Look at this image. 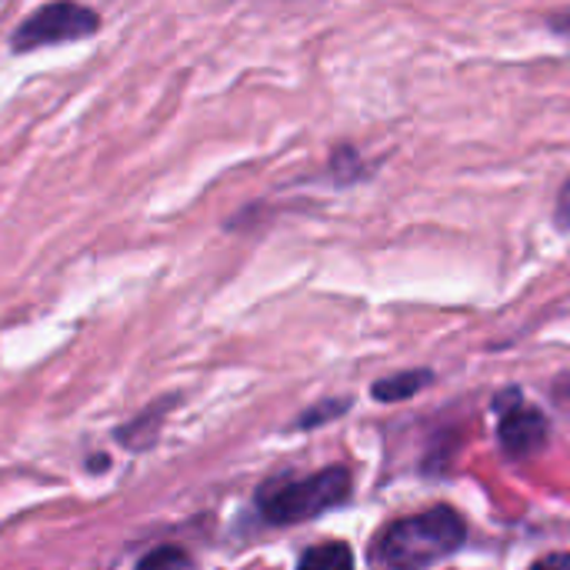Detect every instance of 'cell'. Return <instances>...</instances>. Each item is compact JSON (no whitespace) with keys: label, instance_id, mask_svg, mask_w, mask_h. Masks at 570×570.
Listing matches in <instances>:
<instances>
[{"label":"cell","instance_id":"obj_1","mask_svg":"<svg viewBox=\"0 0 570 570\" xmlns=\"http://www.w3.org/2000/svg\"><path fill=\"white\" fill-rule=\"evenodd\" d=\"M464 538L468 528L461 514L454 508L438 504L387 524L371 548V561L377 570H428L461 551Z\"/></svg>","mask_w":570,"mask_h":570},{"label":"cell","instance_id":"obj_2","mask_svg":"<svg viewBox=\"0 0 570 570\" xmlns=\"http://www.w3.org/2000/svg\"><path fill=\"white\" fill-rule=\"evenodd\" d=\"M351 498V474L344 468H324L304 481H274L261 488L257 508L271 524H301L341 508Z\"/></svg>","mask_w":570,"mask_h":570},{"label":"cell","instance_id":"obj_3","mask_svg":"<svg viewBox=\"0 0 570 570\" xmlns=\"http://www.w3.org/2000/svg\"><path fill=\"white\" fill-rule=\"evenodd\" d=\"M97 13L80 7V3H47L37 13H30L17 33H13V50H37V47H50V43H67V40H80L97 33Z\"/></svg>","mask_w":570,"mask_h":570},{"label":"cell","instance_id":"obj_4","mask_svg":"<svg viewBox=\"0 0 570 570\" xmlns=\"http://www.w3.org/2000/svg\"><path fill=\"white\" fill-rule=\"evenodd\" d=\"M548 417L524 404L521 397L511 404H501V421H498V441L508 454L514 458H531L548 444Z\"/></svg>","mask_w":570,"mask_h":570},{"label":"cell","instance_id":"obj_5","mask_svg":"<svg viewBox=\"0 0 570 570\" xmlns=\"http://www.w3.org/2000/svg\"><path fill=\"white\" fill-rule=\"evenodd\" d=\"M431 384H434V374L431 371H404V374H391L387 381H377L371 387V394L381 404H397V401H407V397L421 394Z\"/></svg>","mask_w":570,"mask_h":570},{"label":"cell","instance_id":"obj_6","mask_svg":"<svg viewBox=\"0 0 570 570\" xmlns=\"http://www.w3.org/2000/svg\"><path fill=\"white\" fill-rule=\"evenodd\" d=\"M297 570H354V554L344 541H327V544H317L311 548Z\"/></svg>","mask_w":570,"mask_h":570},{"label":"cell","instance_id":"obj_7","mask_svg":"<svg viewBox=\"0 0 570 570\" xmlns=\"http://www.w3.org/2000/svg\"><path fill=\"white\" fill-rule=\"evenodd\" d=\"M137 570H194V564H190V558L180 551V548H157V551H150L140 564H137Z\"/></svg>","mask_w":570,"mask_h":570},{"label":"cell","instance_id":"obj_8","mask_svg":"<svg viewBox=\"0 0 570 570\" xmlns=\"http://www.w3.org/2000/svg\"><path fill=\"white\" fill-rule=\"evenodd\" d=\"M347 407H351V401H327V404H321V407L307 411V414L301 417V428H314V424H321V421H327V417L344 414Z\"/></svg>","mask_w":570,"mask_h":570},{"label":"cell","instance_id":"obj_9","mask_svg":"<svg viewBox=\"0 0 570 570\" xmlns=\"http://www.w3.org/2000/svg\"><path fill=\"white\" fill-rule=\"evenodd\" d=\"M531 570H570V554H548Z\"/></svg>","mask_w":570,"mask_h":570},{"label":"cell","instance_id":"obj_10","mask_svg":"<svg viewBox=\"0 0 570 570\" xmlns=\"http://www.w3.org/2000/svg\"><path fill=\"white\" fill-rule=\"evenodd\" d=\"M558 224L570 230V180L564 184V190H561V197H558Z\"/></svg>","mask_w":570,"mask_h":570}]
</instances>
